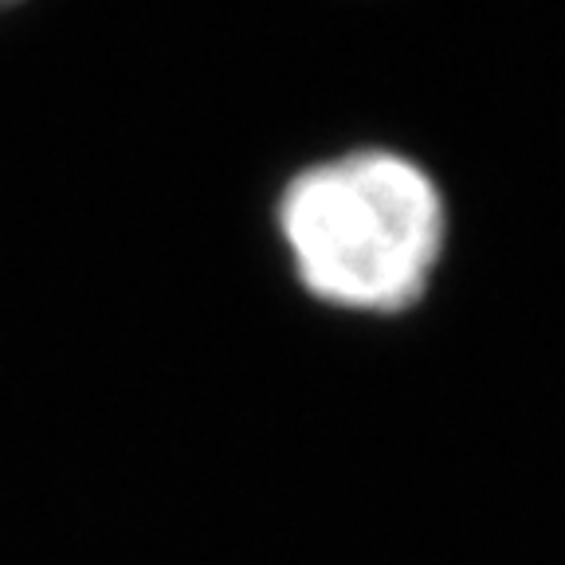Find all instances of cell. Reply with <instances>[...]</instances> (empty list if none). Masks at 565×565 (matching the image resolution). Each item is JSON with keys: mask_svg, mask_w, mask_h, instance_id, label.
<instances>
[{"mask_svg": "<svg viewBox=\"0 0 565 565\" xmlns=\"http://www.w3.org/2000/svg\"><path fill=\"white\" fill-rule=\"evenodd\" d=\"M9 4H17V0H0V9H9Z\"/></svg>", "mask_w": 565, "mask_h": 565, "instance_id": "obj_2", "label": "cell"}, {"mask_svg": "<svg viewBox=\"0 0 565 565\" xmlns=\"http://www.w3.org/2000/svg\"><path fill=\"white\" fill-rule=\"evenodd\" d=\"M279 228L302 287L362 315H397L424 295L444 252L433 177L393 153H350L295 177Z\"/></svg>", "mask_w": 565, "mask_h": 565, "instance_id": "obj_1", "label": "cell"}]
</instances>
